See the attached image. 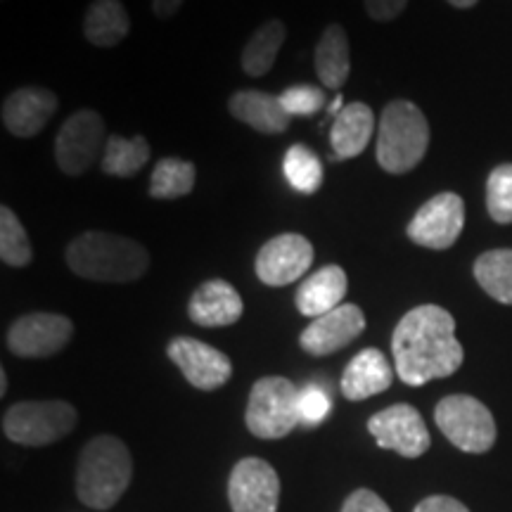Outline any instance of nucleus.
Wrapping results in <instances>:
<instances>
[{"label":"nucleus","mask_w":512,"mask_h":512,"mask_svg":"<svg viewBox=\"0 0 512 512\" xmlns=\"http://www.w3.org/2000/svg\"><path fill=\"white\" fill-rule=\"evenodd\" d=\"M368 432L373 434L377 446L403 458H420L432 444L420 411L408 403H396L375 413L368 420Z\"/></svg>","instance_id":"obj_12"},{"label":"nucleus","mask_w":512,"mask_h":512,"mask_svg":"<svg viewBox=\"0 0 512 512\" xmlns=\"http://www.w3.org/2000/svg\"><path fill=\"white\" fill-rule=\"evenodd\" d=\"M0 259L12 268H24L34 259L29 233L10 207H0Z\"/></svg>","instance_id":"obj_29"},{"label":"nucleus","mask_w":512,"mask_h":512,"mask_svg":"<svg viewBox=\"0 0 512 512\" xmlns=\"http://www.w3.org/2000/svg\"><path fill=\"white\" fill-rule=\"evenodd\" d=\"M465 228V204L456 192H439L427 200L408 223L406 235L427 249H451Z\"/></svg>","instance_id":"obj_9"},{"label":"nucleus","mask_w":512,"mask_h":512,"mask_svg":"<svg viewBox=\"0 0 512 512\" xmlns=\"http://www.w3.org/2000/svg\"><path fill=\"white\" fill-rule=\"evenodd\" d=\"M76 408L67 401H19L3 415L5 437L22 446H48L72 434Z\"/></svg>","instance_id":"obj_6"},{"label":"nucleus","mask_w":512,"mask_h":512,"mask_svg":"<svg viewBox=\"0 0 512 512\" xmlns=\"http://www.w3.org/2000/svg\"><path fill=\"white\" fill-rule=\"evenodd\" d=\"M375 133V114L366 102H349L342 112L332 119L330 145L335 152V162L354 159L370 145Z\"/></svg>","instance_id":"obj_21"},{"label":"nucleus","mask_w":512,"mask_h":512,"mask_svg":"<svg viewBox=\"0 0 512 512\" xmlns=\"http://www.w3.org/2000/svg\"><path fill=\"white\" fill-rule=\"evenodd\" d=\"M486 209L501 226L512 223V164H498L486 181Z\"/></svg>","instance_id":"obj_30"},{"label":"nucleus","mask_w":512,"mask_h":512,"mask_svg":"<svg viewBox=\"0 0 512 512\" xmlns=\"http://www.w3.org/2000/svg\"><path fill=\"white\" fill-rule=\"evenodd\" d=\"M57 107H60V100L53 91L43 86H24L3 100L0 117L12 136L34 138L48 126Z\"/></svg>","instance_id":"obj_16"},{"label":"nucleus","mask_w":512,"mask_h":512,"mask_svg":"<svg viewBox=\"0 0 512 512\" xmlns=\"http://www.w3.org/2000/svg\"><path fill=\"white\" fill-rule=\"evenodd\" d=\"M342 105H344V98H342V93H337V95H335V100H332V105L328 107V114H330V117H332V119H335V117H337V114L344 110V107H342Z\"/></svg>","instance_id":"obj_37"},{"label":"nucleus","mask_w":512,"mask_h":512,"mask_svg":"<svg viewBox=\"0 0 512 512\" xmlns=\"http://www.w3.org/2000/svg\"><path fill=\"white\" fill-rule=\"evenodd\" d=\"M347 290L349 278L344 273V268L337 264H328L302 280L297 294H294V304H297L302 316L320 318L325 313L335 311L337 306H342Z\"/></svg>","instance_id":"obj_18"},{"label":"nucleus","mask_w":512,"mask_h":512,"mask_svg":"<svg viewBox=\"0 0 512 512\" xmlns=\"http://www.w3.org/2000/svg\"><path fill=\"white\" fill-rule=\"evenodd\" d=\"M430 147V124L411 100H394L384 107L377 124V164L387 174L401 176L413 171Z\"/></svg>","instance_id":"obj_4"},{"label":"nucleus","mask_w":512,"mask_h":512,"mask_svg":"<svg viewBox=\"0 0 512 512\" xmlns=\"http://www.w3.org/2000/svg\"><path fill=\"white\" fill-rule=\"evenodd\" d=\"M228 498L233 512H275L280 503V479L266 460L245 458L230 472Z\"/></svg>","instance_id":"obj_14"},{"label":"nucleus","mask_w":512,"mask_h":512,"mask_svg":"<svg viewBox=\"0 0 512 512\" xmlns=\"http://www.w3.org/2000/svg\"><path fill=\"white\" fill-rule=\"evenodd\" d=\"M366 330V313L356 304H342L325 316L313 318L302 335L299 347L311 356H328L349 347Z\"/></svg>","instance_id":"obj_15"},{"label":"nucleus","mask_w":512,"mask_h":512,"mask_svg":"<svg viewBox=\"0 0 512 512\" xmlns=\"http://www.w3.org/2000/svg\"><path fill=\"white\" fill-rule=\"evenodd\" d=\"M131 34V17L121 0H93L83 17V36L95 48H114Z\"/></svg>","instance_id":"obj_22"},{"label":"nucleus","mask_w":512,"mask_h":512,"mask_svg":"<svg viewBox=\"0 0 512 512\" xmlns=\"http://www.w3.org/2000/svg\"><path fill=\"white\" fill-rule=\"evenodd\" d=\"M413 512H470V510L451 496H430L415 505Z\"/></svg>","instance_id":"obj_35"},{"label":"nucleus","mask_w":512,"mask_h":512,"mask_svg":"<svg viewBox=\"0 0 512 512\" xmlns=\"http://www.w3.org/2000/svg\"><path fill=\"white\" fill-rule=\"evenodd\" d=\"M183 3L185 0H152V12L157 19H169L183 8Z\"/></svg>","instance_id":"obj_36"},{"label":"nucleus","mask_w":512,"mask_h":512,"mask_svg":"<svg viewBox=\"0 0 512 512\" xmlns=\"http://www.w3.org/2000/svg\"><path fill=\"white\" fill-rule=\"evenodd\" d=\"M242 311L245 306L238 290L221 278L204 280L188 302V316L200 328H226L238 323Z\"/></svg>","instance_id":"obj_17"},{"label":"nucleus","mask_w":512,"mask_h":512,"mask_svg":"<svg viewBox=\"0 0 512 512\" xmlns=\"http://www.w3.org/2000/svg\"><path fill=\"white\" fill-rule=\"evenodd\" d=\"M247 430L259 439H283L299 425V389L280 375L254 382L245 413Z\"/></svg>","instance_id":"obj_5"},{"label":"nucleus","mask_w":512,"mask_h":512,"mask_svg":"<svg viewBox=\"0 0 512 512\" xmlns=\"http://www.w3.org/2000/svg\"><path fill=\"white\" fill-rule=\"evenodd\" d=\"M448 3H451L453 8L467 10V8H472V5H477V0H448Z\"/></svg>","instance_id":"obj_38"},{"label":"nucleus","mask_w":512,"mask_h":512,"mask_svg":"<svg viewBox=\"0 0 512 512\" xmlns=\"http://www.w3.org/2000/svg\"><path fill=\"white\" fill-rule=\"evenodd\" d=\"M316 72L325 88L342 91L351 74L349 36L342 24H328L316 46Z\"/></svg>","instance_id":"obj_23"},{"label":"nucleus","mask_w":512,"mask_h":512,"mask_svg":"<svg viewBox=\"0 0 512 512\" xmlns=\"http://www.w3.org/2000/svg\"><path fill=\"white\" fill-rule=\"evenodd\" d=\"M147 162H150V143L145 136H107L105 155L100 164L107 176L133 178Z\"/></svg>","instance_id":"obj_25"},{"label":"nucleus","mask_w":512,"mask_h":512,"mask_svg":"<svg viewBox=\"0 0 512 512\" xmlns=\"http://www.w3.org/2000/svg\"><path fill=\"white\" fill-rule=\"evenodd\" d=\"M228 112L235 119L247 124L254 131L266 133V136H278L290 128L292 117L280 105L278 95L261 91H238L230 95Z\"/></svg>","instance_id":"obj_20"},{"label":"nucleus","mask_w":512,"mask_h":512,"mask_svg":"<svg viewBox=\"0 0 512 512\" xmlns=\"http://www.w3.org/2000/svg\"><path fill=\"white\" fill-rule=\"evenodd\" d=\"M67 266L95 283H136L150 268V254L133 238L114 233H81L67 247Z\"/></svg>","instance_id":"obj_2"},{"label":"nucleus","mask_w":512,"mask_h":512,"mask_svg":"<svg viewBox=\"0 0 512 512\" xmlns=\"http://www.w3.org/2000/svg\"><path fill=\"white\" fill-rule=\"evenodd\" d=\"M74 325L60 313H27L10 325L5 344L19 358H48L72 342Z\"/></svg>","instance_id":"obj_10"},{"label":"nucleus","mask_w":512,"mask_h":512,"mask_svg":"<svg viewBox=\"0 0 512 512\" xmlns=\"http://www.w3.org/2000/svg\"><path fill=\"white\" fill-rule=\"evenodd\" d=\"M283 174L287 183L297 192H302V195H316L320 185H323V164H320V157L304 143H294L285 152Z\"/></svg>","instance_id":"obj_28"},{"label":"nucleus","mask_w":512,"mask_h":512,"mask_svg":"<svg viewBox=\"0 0 512 512\" xmlns=\"http://www.w3.org/2000/svg\"><path fill=\"white\" fill-rule=\"evenodd\" d=\"M197 181L195 164L188 159L164 157L155 164L150 176V197L155 200H178L190 195Z\"/></svg>","instance_id":"obj_27"},{"label":"nucleus","mask_w":512,"mask_h":512,"mask_svg":"<svg viewBox=\"0 0 512 512\" xmlns=\"http://www.w3.org/2000/svg\"><path fill=\"white\" fill-rule=\"evenodd\" d=\"M396 375L408 387L453 375L463 366V344L456 337V320L437 304H422L399 320L392 335Z\"/></svg>","instance_id":"obj_1"},{"label":"nucleus","mask_w":512,"mask_h":512,"mask_svg":"<svg viewBox=\"0 0 512 512\" xmlns=\"http://www.w3.org/2000/svg\"><path fill=\"white\" fill-rule=\"evenodd\" d=\"M475 278L496 302L512 306V249H491L477 256Z\"/></svg>","instance_id":"obj_26"},{"label":"nucleus","mask_w":512,"mask_h":512,"mask_svg":"<svg viewBox=\"0 0 512 512\" xmlns=\"http://www.w3.org/2000/svg\"><path fill=\"white\" fill-rule=\"evenodd\" d=\"M133 460L126 444L112 434H100L81 451L76 470V496L93 510H110L131 484Z\"/></svg>","instance_id":"obj_3"},{"label":"nucleus","mask_w":512,"mask_h":512,"mask_svg":"<svg viewBox=\"0 0 512 512\" xmlns=\"http://www.w3.org/2000/svg\"><path fill=\"white\" fill-rule=\"evenodd\" d=\"M278 98L290 117H313V114L325 107V91L323 88L309 86V83L285 88Z\"/></svg>","instance_id":"obj_31"},{"label":"nucleus","mask_w":512,"mask_h":512,"mask_svg":"<svg viewBox=\"0 0 512 512\" xmlns=\"http://www.w3.org/2000/svg\"><path fill=\"white\" fill-rule=\"evenodd\" d=\"M105 121L95 110H79L64 121L55 138L57 169L67 176L86 174L105 155Z\"/></svg>","instance_id":"obj_8"},{"label":"nucleus","mask_w":512,"mask_h":512,"mask_svg":"<svg viewBox=\"0 0 512 512\" xmlns=\"http://www.w3.org/2000/svg\"><path fill=\"white\" fill-rule=\"evenodd\" d=\"M313 256H316V249H313L311 240H306L304 235H275L256 254V278L268 287H285L309 273Z\"/></svg>","instance_id":"obj_11"},{"label":"nucleus","mask_w":512,"mask_h":512,"mask_svg":"<svg viewBox=\"0 0 512 512\" xmlns=\"http://www.w3.org/2000/svg\"><path fill=\"white\" fill-rule=\"evenodd\" d=\"M342 512H392V510H389V505L384 503L375 491L358 489V491H351V496L344 501Z\"/></svg>","instance_id":"obj_33"},{"label":"nucleus","mask_w":512,"mask_h":512,"mask_svg":"<svg viewBox=\"0 0 512 512\" xmlns=\"http://www.w3.org/2000/svg\"><path fill=\"white\" fill-rule=\"evenodd\" d=\"M332 411V399L318 384H306L299 389V425L316 427L328 418Z\"/></svg>","instance_id":"obj_32"},{"label":"nucleus","mask_w":512,"mask_h":512,"mask_svg":"<svg viewBox=\"0 0 512 512\" xmlns=\"http://www.w3.org/2000/svg\"><path fill=\"white\" fill-rule=\"evenodd\" d=\"M406 5L408 0H363V8L375 22H392L406 10Z\"/></svg>","instance_id":"obj_34"},{"label":"nucleus","mask_w":512,"mask_h":512,"mask_svg":"<svg viewBox=\"0 0 512 512\" xmlns=\"http://www.w3.org/2000/svg\"><path fill=\"white\" fill-rule=\"evenodd\" d=\"M287 38V27L283 19H266L259 29L249 36L245 50H242L240 64L242 72L252 79H261L273 69L278 60L280 48Z\"/></svg>","instance_id":"obj_24"},{"label":"nucleus","mask_w":512,"mask_h":512,"mask_svg":"<svg viewBox=\"0 0 512 512\" xmlns=\"http://www.w3.org/2000/svg\"><path fill=\"white\" fill-rule=\"evenodd\" d=\"M5 394H8V373L0 368V396H5Z\"/></svg>","instance_id":"obj_39"},{"label":"nucleus","mask_w":512,"mask_h":512,"mask_svg":"<svg viewBox=\"0 0 512 512\" xmlns=\"http://www.w3.org/2000/svg\"><path fill=\"white\" fill-rule=\"evenodd\" d=\"M434 422L453 446L465 453H486L496 444V420L475 396L451 394L437 403Z\"/></svg>","instance_id":"obj_7"},{"label":"nucleus","mask_w":512,"mask_h":512,"mask_svg":"<svg viewBox=\"0 0 512 512\" xmlns=\"http://www.w3.org/2000/svg\"><path fill=\"white\" fill-rule=\"evenodd\" d=\"M166 356L176 363L185 380L200 392H214L233 375L230 358L195 337H174L166 347Z\"/></svg>","instance_id":"obj_13"},{"label":"nucleus","mask_w":512,"mask_h":512,"mask_svg":"<svg viewBox=\"0 0 512 512\" xmlns=\"http://www.w3.org/2000/svg\"><path fill=\"white\" fill-rule=\"evenodd\" d=\"M394 382V370L380 349H363L351 358L342 375V394L349 401H366L387 392Z\"/></svg>","instance_id":"obj_19"}]
</instances>
